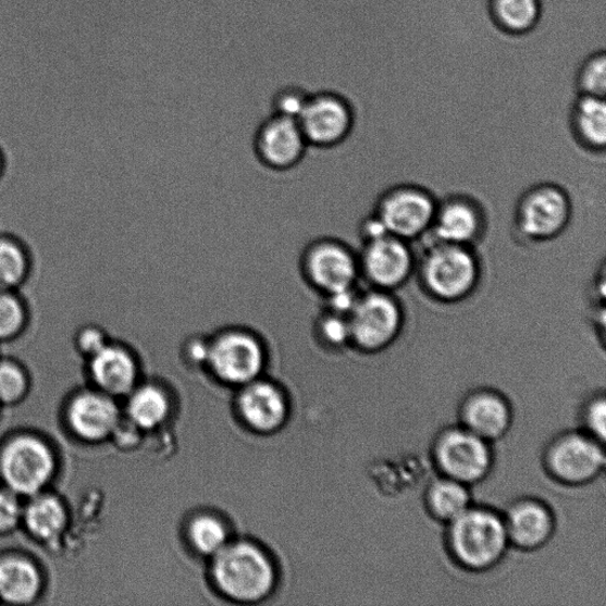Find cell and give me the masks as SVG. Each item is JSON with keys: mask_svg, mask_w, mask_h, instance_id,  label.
Instances as JSON below:
<instances>
[{"mask_svg": "<svg viewBox=\"0 0 606 606\" xmlns=\"http://www.w3.org/2000/svg\"><path fill=\"white\" fill-rule=\"evenodd\" d=\"M480 273V263L470 247L441 242H433L420 264L425 292L446 304L462 301L473 294Z\"/></svg>", "mask_w": 606, "mask_h": 606, "instance_id": "2", "label": "cell"}, {"mask_svg": "<svg viewBox=\"0 0 606 606\" xmlns=\"http://www.w3.org/2000/svg\"><path fill=\"white\" fill-rule=\"evenodd\" d=\"M309 146L298 120L273 114L255 132L252 151L267 170L288 172L298 168Z\"/></svg>", "mask_w": 606, "mask_h": 606, "instance_id": "12", "label": "cell"}, {"mask_svg": "<svg viewBox=\"0 0 606 606\" xmlns=\"http://www.w3.org/2000/svg\"><path fill=\"white\" fill-rule=\"evenodd\" d=\"M318 338L332 346H342L349 343L347 319L345 316L321 308L314 322Z\"/></svg>", "mask_w": 606, "mask_h": 606, "instance_id": "32", "label": "cell"}, {"mask_svg": "<svg viewBox=\"0 0 606 606\" xmlns=\"http://www.w3.org/2000/svg\"><path fill=\"white\" fill-rule=\"evenodd\" d=\"M604 465L601 444L584 435L560 438L549 452V467L561 481L581 483L594 478Z\"/></svg>", "mask_w": 606, "mask_h": 606, "instance_id": "15", "label": "cell"}, {"mask_svg": "<svg viewBox=\"0 0 606 606\" xmlns=\"http://www.w3.org/2000/svg\"><path fill=\"white\" fill-rule=\"evenodd\" d=\"M467 429L483 440L502 436L510 422L506 401L493 394H480L470 398L463 411Z\"/></svg>", "mask_w": 606, "mask_h": 606, "instance_id": "21", "label": "cell"}, {"mask_svg": "<svg viewBox=\"0 0 606 606\" xmlns=\"http://www.w3.org/2000/svg\"><path fill=\"white\" fill-rule=\"evenodd\" d=\"M32 322V309L21 290L0 288V343L21 338Z\"/></svg>", "mask_w": 606, "mask_h": 606, "instance_id": "26", "label": "cell"}, {"mask_svg": "<svg viewBox=\"0 0 606 606\" xmlns=\"http://www.w3.org/2000/svg\"><path fill=\"white\" fill-rule=\"evenodd\" d=\"M7 168H8L7 156L3 151V148L0 147V182H2L3 178L5 177Z\"/></svg>", "mask_w": 606, "mask_h": 606, "instance_id": "37", "label": "cell"}, {"mask_svg": "<svg viewBox=\"0 0 606 606\" xmlns=\"http://www.w3.org/2000/svg\"><path fill=\"white\" fill-rule=\"evenodd\" d=\"M436 208L434 197L423 188L401 185L380 198L374 215L387 234L409 240L430 231Z\"/></svg>", "mask_w": 606, "mask_h": 606, "instance_id": "8", "label": "cell"}, {"mask_svg": "<svg viewBox=\"0 0 606 606\" xmlns=\"http://www.w3.org/2000/svg\"><path fill=\"white\" fill-rule=\"evenodd\" d=\"M214 556V581L228 598L255 602L272 591L275 582L274 570L260 548L238 543L225 545Z\"/></svg>", "mask_w": 606, "mask_h": 606, "instance_id": "4", "label": "cell"}, {"mask_svg": "<svg viewBox=\"0 0 606 606\" xmlns=\"http://www.w3.org/2000/svg\"><path fill=\"white\" fill-rule=\"evenodd\" d=\"M450 545L455 557L467 568H488L507 545L506 523L493 511L468 508L452 521Z\"/></svg>", "mask_w": 606, "mask_h": 606, "instance_id": "5", "label": "cell"}, {"mask_svg": "<svg viewBox=\"0 0 606 606\" xmlns=\"http://www.w3.org/2000/svg\"><path fill=\"white\" fill-rule=\"evenodd\" d=\"M23 497L0 484V535L15 531L22 524Z\"/></svg>", "mask_w": 606, "mask_h": 606, "instance_id": "33", "label": "cell"}, {"mask_svg": "<svg viewBox=\"0 0 606 606\" xmlns=\"http://www.w3.org/2000/svg\"><path fill=\"white\" fill-rule=\"evenodd\" d=\"M605 409L604 399H599L591 404L586 413L588 426L601 440L605 436Z\"/></svg>", "mask_w": 606, "mask_h": 606, "instance_id": "36", "label": "cell"}, {"mask_svg": "<svg viewBox=\"0 0 606 606\" xmlns=\"http://www.w3.org/2000/svg\"><path fill=\"white\" fill-rule=\"evenodd\" d=\"M88 371L99 392L121 396L131 392L137 380V362L124 345L110 342L88 359Z\"/></svg>", "mask_w": 606, "mask_h": 606, "instance_id": "17", "label": "cell"}, {"mask_svg": "<svg viewBox=\"0 0 606 606\" xmlns=\"http://www.w3.org/2000/svg\"><path fill=\"white\" fill-rule=\"evenodd\" d=\"M298 123L309 147L329 150L349 137L355 114L351 104L338 94L320 92L308 98Z\"/></svg>", "mask_w": 606, "mask_h": 606, "instance_id": "11", "label": "cell"}, {"mask_svg": "<svg viewBox=\"0 0 606 606\" xmlns=\"http://www.w3.org/2000/svg\"><path fill=\"white\" fill-rule=\"evenodd\" d=\"M436 460L448 478L469 483L487 473L492 457L486 440L468 429H456L438 440Z\"/></svg>", "mask_w": 606, "mask_h": 606, "instance_id": "13", "label": "cell"}, {"mask_svg": "<svg viewBox=\"0 0 606 606\" xmlns=\"http://www.w3.org/2000/svg\"><path fill=\"white\" fill-rule=\"evenodd\" d=\"M349 343L361 351H380L392 344L403 327L400 304L392 294L374 289L358 294L351 311L346 316Z\"/></svg>", "mask_w": 606, "mask_h": 606, "instance_id": "6", "label": "cell"}, {"mask_svg": "<svg viewBox=\"0 0 606 606\" xmlns=\"http://www.w3.org/2000/svg\"><path fill=\"white\" fill-rule=\"evenodd\" d=\"M34 272L33 252L16 235L0 233V288L21 290Z\"/></svg>", "mask_w": 606, "mask_h": 606, "instance_id": "25", "label": "cell"}, {"mask_svg": "<svg viewBox=\"0 0 606 606\" xmlns=\"http://www.w3.org/2000/svg\"><path fill=\"white\" fill-rule=\"evenodd\" d=\"M571 128L579 144L594 152L606 144V103L604 98L579 96L571 111Z\"/></svg>", "mask_w": 606, "mask_h": 606, "instance_id": "22", "label": "cell"}, {"mask_svg": "<svg viewBox=\"0 0 606 606\" xmlns=\"http://www.w3.org/2000/svg\"><path fill=\"white\" fill-rule=\"evenodd\" d=\"M576 85L579 96L605 98L606 55L603 50L592 53L579 66Z\"/></svg>", "mask_w": 606, "mask_h": 606, "instance_id": "30", "label": "cell"}, {"mask_svg": "<svg viewBox=\"0 0 606 606\" xmlns=\"http://www.w3.org/2000/svg\"><path fill=\"white\" fill-rule=\"evenodd\" d=\"M571 211L570 198L561 187L536 185L519 199L516 224L521 236L531 240H548L565 231Z\"/></svg>", "mask_w": 606, "mask_h": 606, "instance_id": "9", "label": "cell"}, {"mask_svg": "<svg viewBox=\"0 0 606 606\" xmlns=\"http://www.w3.org/2000/svg\"><path fill=\"white\" fill-rule=\"evenodd\" d=\"M28 372L17 360L0 358V406H16L28 395Z\"/></svg>", "mask_w": 606, "mask_h": 606, "instance_id": "29", "label": "cell"}, {"mask_svg": "<svg viewBox=\"0 0 606 606\" xmlns=\"http://www.w3.org/2000/svg\"><path fill=\"white\" fill-rule=\"evenodd\" d=\"M190 537L201 554L215 555L225 546L226 531L220 520L203 516L191 523Z\"/></svg>", "mask_w": 606, "mask_h": 606, "instance_id": "31", "label": "cell"}, {"mask_svg": "<svg viewBox=\"0 0 606 606\" xmlns=\"http://www.w3.org/2000/svg\"><path fill=\"white\" fill-rule=\"evenodd\" d=\"M428 502L440 519L453 521L469 508L470 496L465 483L448 478L431 486Z\"/></svg>", "mask_w": 606, "mask_h": 606, "instance_id": "27", "label": "cell"}, {"mask_svg": "<svg viewBox=\"0 0 606 606\" xmlns=\"http://www.w3.org/2000/svg\"><path fill=\"white\" fill-rule=\"evenodd\" d=\"M70 510L57 494L45 491L23 505L22 527L36 542L53 544L69 529Z\"/></svg>", "mask_w": 606, "mask_h": 606, "instance_id": "19", "label": "cell"}, {"mask_svg": "<svg viewBox=\"0 0 606 606\" xmlns=\"http://www.w3.org/2000/svg\"><path fill=\"white\" fill-rule=\"evenodd\" d=\"M265 353L260 336L245 326H227L209 338L208 363L221 380L245 384L259 375Z\"/></svg>", "mask_w": 606, "mask_h": 606, "instance_id": "7", "label": "cell"}, {"mask_svg": "<svg viewBox=\"0 0 606 606\" xmlns=\"http://www.w3.org/2000/svg\"><path fill=\"white\" fill-rule=\"evenodd\" d=\"M128 413L134 424L152 429L165 421L169 413V401L160 389L146 386L138 389L131 398Z\"/></svg>", "mask_w": 606, "mask_h": 606, "instance_id": "28", "label": "cell"}, {"mask_svg": "<svg viewBox=\"0 0 606 606\" xmlns=\"http://www.w3.org/2000/svg\"><path fill=\"white\" fill-rule=\"evenodd\" d=\"M360 276L374 289L394 290L406 284L413 267V253L407 240L384 234L363 242L358 255Z\"/></svg>", "mask_w": 606, "mask_h": 606, "instance_id": "10", "label": "cell"}, {"mask_svg": "<svg viewBox=\"0 0 606 606\" xmlns=\"http://www.w3.org/2000/svg\"><path fill=\"white\" fill-rule=\"evenodd\" d=\"M110 342L106 331L96 323H87L74 336L76 351L86 360L97 355Z\"/></svg>", "mask_w": 606, "mask_h": 606, "instance_id": "34", "label": "cell"}, {"mask_svg": "<svg viewBox=\"0 0 606 606\" xmlns=\"http://www.w3.org/2000/svg\"><path fill=\"white\" fill-rule=\"evenodd\" d=\"M298 269L305 286L321 300L355 289L360 277L358 255L334 237L309 240L299 256Z\"/></svg>", "mask_w": 606, "mask_h": 606, "instance_id": "3", "label": "cell"}, {"mask_svg": "<svg viewBox=\"0 0 606 606\" xmlns=\"http://www.w3.org/2000/svg\"><path fill=\"white\" fill-rule=\"evenodd\" d=\"M483 214L473 200L453 197L437 205L430 233L434 242L470 247L481 236Z\"/></svg>", "mask_w": 606, "mask_h": 606, "instance_id": "16", "label": "cell"}, {"mask_svg": "<svg viewBox=\"0 0 606 606\" xmlns=\"http://www.w3.org/2000/svg\"><path fill=\"white\" fill-rule=\"evenodd\" d=\"M542 12V0H488L493 24L510 36L527 35L534 30L541 22Z\"/></svg>", "mask_w": 606, "mask_h": 606, "instance_id": "24", "label": "cell"}, {"mask_svg": "<svg viewBox=\"0 0 606 606\" xmlns=\"http://www.w3.org/2000/svg\"><path fill=\"white\" fill-rule=\"evenodd\" d=\"M554 521L549 511L537 503H521L511 509L506 523L508 536L524 548L541 546L547 541Z\"/></svg>", "mask_w": 606, "mask_h": 606, "instance_id": "23", "label": "cell"}, {"mask_svg": "<svg viewBox=\"0 0 606 606\" xmlns=\"http://www.w3.org/2000/svg\"><path fill=\"white\" fill-rule=\"evenodd\" d=\"M58 467L55 450L44 437L18 434L0 447V481L21 497L47 491Z\"/></svg>", "mask_w": 606, "mask_h": 606, "instance_id": "1", "label": "cell"}, {"mask_svg": "<svg viewBox=\"0 0 606 606\" xmlns=\"http://www.w3.org/2000/svg\"><path fill=\"white\" fill-rule=\"evenodd\" d=\"M309 96L299 89H285L277 94L273 102V114L298 120Z\"/></svg>", "mask_w": 606, "mask_h": 606, "instance_id": "35", "label": "cell"}, {"mask_svg": "<svg viewBox=\"0 0 606 606\" xmlns=\"http://www.w3.org/2000/svg\"><path fill=\"white\" fill-rule=\"evenodd\" d=\"M65 422L78 440L97 443L112 436L120 415L112 397L98 389L75 395L66 406Z\"/></svg>", "mask_w": 606, "mask_h": 606, "instance_id": "14", "label": "cell"}, {"mask_svg": "<svg viewBox=\"0 0 606 606\" xmlns=\"http://www.w3.org/2000/svg\"><path fill=\"white\" fill-rule=\"evenodd\" d=\"M239 410L246 422L259 431H273L286 419V403L279 389L265 383L249 385L239 396Z\"/></svg>", "mask_w": 606, "mask_h": 606, "instance_id": "20", "label": "cell"}, {"mask_svg": "<svg viewBox=\"0 0 606 606\" xmlns=\"http://www.w3.org/2000/svg\"><path fill=\"white\" fill-rule=\"evenodd\" d=\"M44 586L42 571L32 558L18 554L0 556V603L34 604Z\"/></svg>", "mask_w": 606, "mask_h": 606, "instance_id": "18", "label": "cell"}]
</instances>
